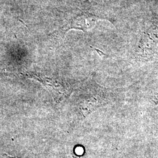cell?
Listing matches in <instances>:
<instances>
[{
  "mask_svg": "<svg viewBox=\"0 0 158 158\" xmlns=\"http://www.w3.org/2000/svg\"><path fill=\"white\" fill-rule=\"evenodd\" d=\"M99 18L96 15L87 12H82L75 18L73 21L72 28L80 29L83 31H87L94 27L96 21Z\"/></svg>",
  "mask_w": 158,
  "mask_h": 158,
  "instance_id": "obj_1",
  "label": "cell"
},
{
  "mask_svg": "<svg viewBox=\"0 0 158 158\" xmlns=\"http://www.w3.org/2000/svg\"><path fill=\"white\" fill-rule=\"evenodd\" d=\"M1 158H15V157H12V156H9V155H6V154H3L2 155V156H1Z\"/></svg>",
  "mask_w": 158,
  "mask_h": 158,
  "instance_id": "obj_2",
  "label": "cell"
},
{
  "mask_svg": "<svg viewBox=\"0 0 158 158\" xmlns=\"http://www.w3.org/2000/svg\"><path fill=\"white\" fill-rule=\"evenodd\" d=\"M97 52H98V53L101 56H104L105 55L103 53H102V52L100 51H99V50H97V49H96Z\"/></svg>",
  "mask_w": 158,
  "mask_h": 158,
  "instance_id": "obj_3",
  "label": "cell"
},
{
  "mask_svg": "<svg viewBox=\"0 0 158 158\" xmlns=\"http://www.w3.org/2000/svg\"><path fill=\"white\" fill-rule=\"evenodd\" d=\"M73 157L74 158H81L79 156H77L76 154H73Z\"/></svg>",
  "mask_w": 158,
  "mask_h": 158,
  "instance_id": "obj_4",
  "label": "cell"
}]
</instances>
